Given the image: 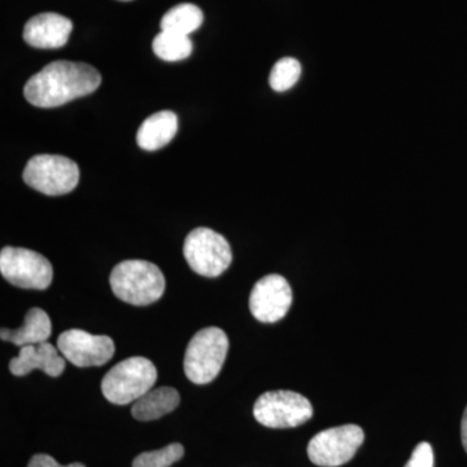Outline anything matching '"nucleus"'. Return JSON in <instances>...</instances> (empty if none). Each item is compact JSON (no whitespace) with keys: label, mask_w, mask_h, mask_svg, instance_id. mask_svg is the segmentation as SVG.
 I'll return each instance as SVG.
<instances>
[{"label":"nucleus","mask_w":467,"mask_h":467,"mask_svg":"<svg viewBox=\"0 0 467 467\" xmlns=\"http://www.w3.org/2000/svg\"><path fill=\"white\" fill-rule=\"evenodd\" d=\"M122 2H130V0H122Z\"/></svg>","instance_id":"nucleus-24"},{"label":"nucleus","mask_w":467,"mask_h":467,"mask_svg":"<svg viewBox=\"0 0 467 467\" xmlns=\"http://www.w3.org/2000/svg\"><path fill=\"white\" fill-rule=\"evenodd\" d=\"M109 284L119 300L137 306L156 303L165 291V278L160 267L144 260L119 263L110 273Z\"/></svg>","instance_id":"nucleus-2"},{"label":"nucleus","mask_w":467,"mask_h":467,"mask_svg":"<svg viewBox=\"0 0 467 467\" xmlns=\"http://www.w3.org/2000/svg\"><path fill=\"white\" fill-rule=\"evenodd\" d=\"M66 358L52 344L45 342L21 347L17 358L9 362V371L16 377H26L39 368L52 378L60 377L66 370Z\"/></svg>","instance_id":"nucleus-13"},{"label":"nucleus","mask_w":467,"mask_h":467,"mask_svg":"<svg viewBox=\"0 0 467 467\" xmlns=\"http://www.w3.org/2000/svg\"><path fill=\"white\" fill-rule=\"evenodd\" d=\"M254 416L269 429H292L308 422L313 407L300 393L270 391L263 393L254 402Z\"/></svg>","instance_id":"nucleus-8"},{"label":"nucleus","mask_w":467,"mask_h":467,"mask_svg":"<svg viewBox=\"0 0 467 467\" xmlns=\"http://www.w3.org/2000/svg\"><path fill=\"white\" fill-rule=\"evenodd\" d=\"M72 30L69 18L47 12L27 21L24 27V41L34 48L55 50L67 45Z\"/></svg>","instance_id":"nucleus-12"},{"label":"nucleus","mask_w":467,"mask_h":467,"mask_svg":"<svg viewBox=\"0 0 467 467\" xmlns=\"http://www.w3.org/2000/svg\"><path fill=\"white\" fill-rule=\"evenodd\" d=\"M301 76L299 61L294 57H284L276 61L269 76L270 88L276 92L290 90L297 84Z\"/></svg>","instance_id":"nucleus-19"},{"label":"nucleus","mask_w":467,"mask_h":467,"mask_svg":"<svg viewBox=\"0 0 467 467\" xmlns=\"http://www.w3.org/2000/svg\"><path fill=\"white\" fill-rule=\"evenodd\" d=\"M57 348L77 368L103 367L115 355V343L107 335H92L73 328L57 337Z\"/></svg>","instance_id":"nucleus-10"},{"label":"nucleus","mask_w":467,"mask_h":467,"mask_svg":"<svg viewBox=\"0 0 467 467\" xmlns=\"http://www.w3.org/2000/svg\"><path fill=\"white\" fill-rule=\"evenodd\" d=\"M152 48L161 60L181 61L192 54V42L187 36L161 32L153 39Z\"/></svg>","instance_id":"nucleus-18"},{"label":"nucleus","mask_w":467,"mask_h":467,"mask_svg":"<svg viewBox=\"0 0 467 467\" xmlns=\"http://www.w3.org/2000/svg\"><path fill=\"white\" fill-rule=\"evenodd\" d=\"M51 333V319L47 313L41 308H32L27 310L24 325L20 328H16V330L2 328L0 337L21 348V347L47 342Z\"/></svg>","instance_id":"nucleus-15"},{"label":"nucleus","mask_w":467,"mask_h":467,"mask_svg":"<svg viewBox=\"0 0 467 467\" xmlns=\"http://www.w3.org/2000/svg\"><path fill=\"white\" fill-rule=\"evenodd\" d=\"M364 439V430L358 425L333 427L313 436L306 451L315 465L342 466L355 457Z\"/></svg>","instance_id":"nucleus-9"},{"label":"nucleus","mask_w":467,"mask_h":467,"mask_svg":"<svg viewBox=\"0 0 467 467\" xmlns=\"http://www.w3.org/2000/svg\"><path fill=\"white\" fill-rule=\"evenodd\" d=\"M101 84L94 67L75 61H52L34 75L24 88V97L32 106L55 109L90 95Z\"/></svg>","instance_id":"nucleus-1"},{"label":"nucleus","mask_w":467,"mask_h":467,"mask_svg":"<svg viewBox=\"0 0 467 467\" xmlns=\"http://www.w3.org/2000/svg\"><path fill=\"white\" fill-rule=\"evenodd\" d=\"M184 448L180 442H173L161 450L144 451L135 457L133 467H171L182 460Z\"/></svg>","instance_id":"nucleus-20"},{"label":"nucleus","mask_w":467,"mask_h":467,"mask_svg":"<svg viewBox=\"0 0 467 467\" xmlns=\"http://www.w3.org/2000/svg\"><path fill=\"white\" fill-rule=\"evenodd\" d=\"M404 467H434V451L431 445L426 441L420 442Z\"/></svg>","instance_id":"nucleus-21"},{"label":"nucleus","mask_w":467,"mask_h":467,"mask_svg":"<svg viewBox=\"0 0 467 467\" xmlns=\"http://www.w3.org/2000/svg\"><path fill=\"white\" fill-rule=\"evenodd\" d=\"M202 21H204V15L198 5L183 3L169 9L160 21V27L161 32L189 36L202 26Z\"/></svg>","instance_id":"nucleus-17"},{"label":"nucleus","mask_w":467,"mask_h":467,"mask_svg":"<svg viewBox=\"0 0 467 467\" xmlns=\"http://www.w3.org/2000/svg\"><path fill=\"white\" fill-rule=\"evenodd\" d=\"M0 273L9 284L26 290H46L54 278L50 261L26 248L5 247L0 252Z\"/></svg>","instance_id":"nucleus-7"},{"label":"nucleus","mask_w":467,"mask_h":467,"mask_svg":"<svg viewBox=\"0 0 467 467\" xmlns=\"http://www.w3.org/2000/svg\"><path fill=\"white\" fill-rule=\"evenodd\" d=\"M181 402V396L173 387H160L150 389L140 400L134 402L131 414L135 420L149 422L167 416L177 409Z\"/></svg>","instance_id":"nucleus-16"},{"label":"nucleus","mask_w":467,"mask_h":467,"mask_svg":"<svg viewBox=\"0 0 467 467\" xmlns=\"http://www.w3.org/2000/svg\"><path fill=\"white\" fill-rule=\"evenodd\" d=\"M178 117L171 110L153 113L144 119L137 134L138 146L144 150H158L171 143L177 134Z\"/></svg>","instance_id":"nucleus-14"},{"label":"nucleus","mask_w":467,"mask_h":467,"mask_svg":"<svg viewBox=\"0 0 467 467\" xmlns=\"http://www.w3.org/2000/svg\"><path fill=\"white\" fill-rule=\"evenodd\" d=\"M27 467H86L84 463L81 462H73L69 463V465H60L54 457L48 456V454H36V456L32 457L30 460L29 465Z\"/></svg>","instance_id":"nucleus-22"},{"label":"nucleus","mask_w":467,"mask_h":467,"mask_svg":"<svg viewBox=\"0 0 467 467\" xmlns=\"http://www.w3.org/2000/svg\"><path fill=\"white\" fill-rule=\"evenodd\" d=\"M461 439H462V445L467 453V407L463 413L462 422H461Z\"/></svg>","instance_id":"nucleus-23"},{"label":"nucleus","mask_w":467,"mask_h":467,"mask_svg":"<svg viewBox=\"0 0 467 467\" xmlns=\"http://www.w3.org/2000/svg\"><path fill=\"white\" fill-rule=\"evenodd\" d=\"M292 304L291 285L284 276L269 275L252 288L250 310L257 321L275 324L285 317Z\"/></svg>","instance_id":"nucleus-11"},{"label":"nucleus","mask_w":467,"mask_h":467,"mask_svg":"<svg viewBox=\"0 0 467 467\" xmlns=\"http://www.w3.org/2000/svg\"><path fill=\"white\" fill-rule=\"evenodd\" d=\"M183 254L193 272L207 278L225 273L233 261L229 242L208 227H198L187 235Z\"/></svg>","instance_id":"nucleus-5"},{"label":"nucleus","mask_w":467,"mask_h":467,"mask_svg":"<svg viewBox=\"0 0 467 467\" xmlns=\"http://www.w3.org/2000/svg\"><path fill=\"white\" fill-rule=\"evenodd\" d=\"M27 186L48 196L72 192L79 182V168L60 155H36L27 161L23 174Z\"/></svg>","instance_id":"nucleus-6"},{"label":"nucleus","mask_w":467,"mask_h":467,"mask_svg":"<svg viewBox=\"0 0 467 467\" xmlns=\"http://www.w3.org/2000/svg\"><path fill=\"white\" fill-rule=\"evenodd\" d=\"M229 339L218 327L202 328L193 335L184 355V374L195 384H208L216 379L225 364Z\"/></svg>","instance_id":"nucleus-4"},{"label":"nucleus","mask_w":467,"mask_h":467,"mask_svg":"<svg viewBox=\"0 0 467 467\" xmlns=\"http://www.w3.org/2000/svg\"><path fill=\"white\" fill-rule=\"evenodd\" d=\"M158 380V368L149 358L135 356L115 365L101 380L104 398L116 405L140 400Z\"/></svg>","instance_id":"nucleus-3"}]
</instances>
